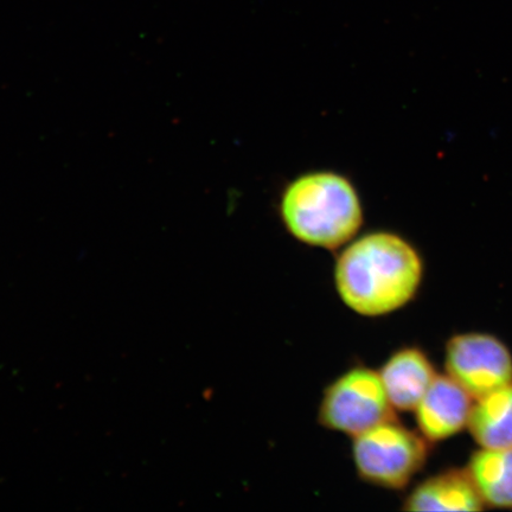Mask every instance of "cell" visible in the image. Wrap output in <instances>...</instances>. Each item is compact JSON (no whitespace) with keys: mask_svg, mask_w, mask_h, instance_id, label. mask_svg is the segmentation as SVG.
I'll return each instance as SVG.
<instances>
[{"mask_svg":"<svg viewBox=\"0 0 512 512\" xmlns=\"http://www.w3.org/2000/svg\"><path fill=\"white\" fill-rule=\"evenodd\" d=\"M288 233L304 245L341 251L358 236L364 215L360 195L347 177L313 171L293 179L280 198Z\"/></svg>","mask_w":512,"mask_h":512,"instance_id":"cell-2","label":"cell"},{"mask_svg":"<svg viewBox=\"0 0 512 512\" xmlns=\"http://www.w3.org/2000/svg\"><path fill=\"white\" fill-rule=\"evenodd\" d=\"M473 402L460 384L438 374L414 409L416 430L432 445L456 437L469 426Z\"/></svg>","mask_w":512,"mask_h":512,"instance_id":"cell-6","label":"cell"},{"mask_svg":"<svg viewBox=\"0 0 512 512\" xmlns=\"http://www.w3.org/2000/svg\"><path fill=\"white\" fill-rule=\"evenodd\" d=\"M351 439L358 478L384 490H405L431 454L432 444L396 416Z\"/></svg>","mask_w":512,"mask_h":512,"instance_id":"cell-3","label":"cell"},{"mask_svg":"<svg viewBox=\"0 0 512 512\" xmlns=\"http://www.w3.org/2000/svg\"><path fill=\"white\" fill-rule=\"evenodd\" d=\"M395 416L379 370L357 364L325 387L317 420L325 430L354 438Z\"/></svg>","mask_w":512,"mask_h":512,"instance_id":"cell-4","label":"cell"},{"mask_svg":"<svg viewBox=\"0 0 512 512\" xmlns=\"http://www.w3.org/2000/svg\"><path fill=\"white\" fill-rule=\"evenodd\" d=\"M467 430L479 447H512V382L473 402Z\"/></svg>","mask_w":512,"mask_h":512,"instance_id":"cell-10","label":"cell"},{"mask_svg":"<svg viewBox=\"0 0 512 512\" xmlns=\"http://www.w3.org/2000/svg\"><path fill=\"white\" fill-rule=\"evenodd\" d=\"M465 469L486 508L512 510V447H479Z\"/></svg>","mask_w":512,"mask_h":512,"instance_id":"cell-9","label":"cell"},{"mask_svg":"<svg viewBox=\"0 0 512 512\" xmlns=\"http://www.w3.org/2000/svg\"><path fill=\"white\" fill-rule=\"evenodd\" d=\"M424 277V259L418 249L388 230L356 236L341 249L334 268L339 299L366 318L393 315L411 304Z\"/></svg>","mask_w":512,"mask_h":512,"instance_id":"cell-1","label":"cell"},{"mask_svg":"<svg viewBox=\"0 0 512 512\" xmlns=\"http://www.w3.org/2000/svg\"><path fill=\"white\" fill-rule=\"evenodd\" d=\"M379 373L389 401L399 413H413L438 376L430 356L416 345L394 351Z\"/></svg>","mask_w":512,"mask_h":512,"instance_id":"cell-7","label":"cell"},{"mask_svg":"<svg viewBox=\"0 0 512 512\" xmlns=\"http://www.w3.org/2000/svg\"><path fill=\"white\" fill-rule=\"evenodd\" d=\"M480 497L469 472L448 469L422 480L403 499L405 511H483Z\"/></svg>","mask_w":512,"mask_h":512,"instance_id":"cell-8","label":"cell"},{"mask_svg":"<svg viewBox=\"0 0 512 512\" xmlns=\"http://www.w3.org/2000/svg\"><path fill=\"white\" fill-rule=\"evenodd\" d=\"M445 370L477 400L512 382V354L494 335L465 332L448 339Z\"/></svg>","mask_w":512,"mask_h":512,"instance_id":"cell-5","label":"cell"}]
</instances>
